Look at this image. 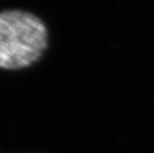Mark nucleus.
Masks as SVG:
<instances>
[{
	"mask_svg": "<svg viewBox=\"0 0 154 153\" xmlns=\"http://www.w3.org/2000/svg\"><path fill=\"white\" fill-rule=\"evenodd\" d=\"M48 46V31L28 11H0V69L21 70L40 60Z\"/></svg>",
	"mask_w": 154,
	"mask_h": 153,
	"instance_id": "1",
	"label": "nucleus"
}]
</instances>
